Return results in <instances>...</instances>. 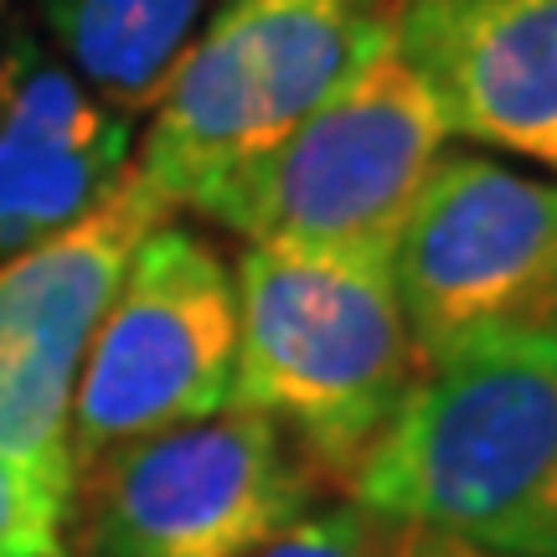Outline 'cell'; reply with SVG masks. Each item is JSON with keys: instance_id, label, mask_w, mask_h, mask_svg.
<instances>
[{"instance_id": "1", "label": "cell", "mask_w": 557, "mask_h": 557, "mask_svg": "<svg viewBox=\"0 0 557 557\" xmlns=\"http://www.w3.org/2000/svg\"><path fill=\"white\" fill-rule=\"evenodd\" d=\"M346 500L506 557H557V331L423 367Z\"/></svg>"}, {"instance_id": "2", "label": "cell", "mask_w": 557, "mask_h": 557, "mask_svg": "<svg viewBox=\"0 0 557 557\" xmlns=\"http://www.w3.org/2000/svg\"><path fill=\"white\" fill-rule=\"evenodd\" d=\"M449 124L393 41V21L367 58L263 156L186 201L248 248L387 263L429 171L449 150Z\"/></svg>"}, {"instance_id": "3", "label": "cell", "mask_w": 557, "mask_h": 557, "mask_svg": "<svg viewBox=\"0 0 557 557\" xmlns=\"http://www.w3.org/2000/svg\"><path fill=\"white\" fill-rule=\"evenodd\" d=\"M238 393L295 438L320 480L346 485L418 382L393 269L295 248H243Z\"/></svg>"}, {"instance_id": "4", "label": "cell", "mask_w": 557, "mask_h": 557, "mask_svg": "<svg viewBox=\"0 0 557 557\" xmlns=\"http://www.w3.org/2000/svg\"><path fill=\"white\" fill-rule=\"evenodd\" d=\"M387 21L393 0H212L150 109L135 171L186 212L201 186L289 135Z\"/></svg>"}, {"instance_id": "5", "label": "cell", "mask_w": 557, "mask_h": 557, "mask_svg": "<svg viewBox=\"0 0 557 557\" xmlns=\"http://www.w3.org/2000/svg\"><path fill=\"white\" fill-rule=\"evenodd\" d=\"M315 496L305 449L233 403L88 465L67 496L62 557H253Z\"/></svg>"}, {"instance_id": "6", "label": "cell", "mask_w": 557, "mask_h": 557, "mask_svg": "<svg viewBox=\"0 0 557 557\" xmlns=\"http://www.w3.org/2000/svg\"><path fill=\"white\" fill-rule=\"evenodd\" d=\"M238 278L218 243L165 218L135 248L88 341L67 455L73 480L124 444L233 408Z\"/></svg>"}, {"instance_id": "7", "label": "cell", "mask_w": 557, "mask_h": 557, "mask_svg": "<svg viewBox=\"0 0 557 557\" xmlns=\"http://www.w3.org/2000/svg\"><path fill=\"white\" fill-rule=\"evenodd\" d=\"M387 269L418 367L557 331V181L491 150H444Z\"/></svg>"}, {"instance_id": "8", "label": "cell", "mask_w": 557, "mask_h": 557, "mask_svg": "<svg viewBox=\"0 0 557 557\" xmlns=\"http://www.w3.org/2000/svg\"><path fill=\"white\" fill-rule=\"evenodd\" d=\"M171 212L129 165L120 191L58 238L0 263V449L58 517L73 496V387L135 248Z\"/></svg>"}, {"instance_id": "9", "label": "cell", "mask_w": 557, "mask_h": 557, "mask_svg": "<svg viewBox=\"0 0 557 557\" xmlns=\"http://www.w3.org/2000/svg\"><path fill=\"white\" fill-rule=\"evenodd\" d=\"M135 145L139 124L88 94L16 5L0 32V263L103 207Z\"/></svg>"}, {"instance_id": "10", "label": "cell", "mask_w": 557, "mask_h": 557, "mask_svg": "<svg viewBox=\"0 0 557 557\" xmlns=\"http://www.w3.org/2000/svg\"><path fill=\"white\" fill-rule=\"evenodd\" d=\"M393 41L449 135L557 181V0H393Z\"/></svg>"}, {"instance_id": "11", "label": "cell", "mask_w": 557, "mask_h": 557, "mask_svg": "<svg viewBox=\"0 0 557 557\" xmlns=\"http://www.w3.org/2000/svg\"><path fill=\"white\" fill-rule=\"evenodd\" d=\"M212 0H21L73 78L124 120H145Z\"/></svg>"}, {"instance_id": "12", "label": "cell", "mask_w": 557, "mask_h": 557, "mask_svg": "<svg viewBox=\"0 0 557 557\" xmlns=\"http://www.w3.org/2000/svg\"><path fill=\"white\" fill-rule=\"evenodd\" d=\"M393 521L372 517L357 500H331L310 506L253 557H393Z\"/></svg>"}, {"instance_id": "13", "label": "cell", "mask_w": 557, "mask_h": 557, "mask_svg": "<svg viewBox=\"0 0 557 557\" xmlns=\"http://www.w3.org/2000/svg\"><path fill=\"white\" fill-rule=\"evenodd\" d=\"M0 557H62V517L0 449Z\"/></svg>"}, {"instance_id": "14", "label": "cell", "mask_w": 557, "mask_h": 557, "mask_svg": "<svg viewBox=\"0 0 557 557\" xmlns=\"http://www.w3.org/2000/svg\"><path fill=\"white\" fill-rule=\"evenodd\" d=\"M393 557H506V553H485L470 542L438 537V532H418V527H398L393 532Z\"/></svg>"}, {"instance_id": "15", "label": "cell", "mask_w": 557, "mask_h": 557, "mask_svg": "<svg viewBox=\"0 0 557 557\" xmlns=\"http://www.w3.org/2000/svg\"><path fill=\"white\" fill-rule=\"evenodd\" d=\"M11 11H16V0H0V32H5V21H11Z\"/></svg>"}]
</instances>
